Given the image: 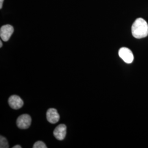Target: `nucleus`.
Masks as SVG:
<instances>
[{"label":"nucleus","instance_id":"20e7f679","mask_svg":"<svg viewBox=\"0 0 148 148\" xmlns=\"http://www.w3.org/2000/svg\"><path fill=\"white\" fill-rule=\"evenodd\" d=\"M14 32V28L11 25H5L1 27L0 36L3 41H8Z\"/></svg>","mask_w":148,"mask_h":148},{"label":"nucleus","instance_id":"f8f14e48","mask_svg":"<svg viewBox=\"0 0 148 148\" xmlns=\"http://www.w3.org/2000/svg\"><path fill=\"white\" fill-rule=\"evenodd\" d=\"M2 45H3V44H2V41H0V47H2Z\"/></svg>","mask_w":148,"mask_h":148},{"label":"nucleus","instance_id":"1a4fd4ad","mask_svg":"<svg viewBox=\"0 0 148 148\" xmlns=\"http://www.w3.org/2000/svg\"><path fill=\"white\" fill-rule=\"evenodd\" d=\"M34 148H47L46 145L42 141H37L33 145Z\"/></svg>","mask_w":148,"mask_h":148},{"label":"nucleus","instance_id":"f257e3e1","mask_svg":"<svg viewBox=\"0 0 148 148\" xmlns=\"http://www.w3.org/2000/svg\"><path fill=\"white\" fill-rule=\"evenodd\" d=\"M133 36L136 38H142L148 35V24L143 18L137 19L132 26Z\"/></svg>","mask_w":148,"mask_h":148},{"label":"nucleus","instance_id":"0eeeda50","mask_svg":"<svg viewBox=\"0 0 148 148\" xmlns=\"http://www.w3.org/2000/svg\"><path fill=\"white\" fill-rule=\"evenodd\" d=\"M46 116L48 121L53 124L58 122L60 119V116L58 111L54 108H51L48 110Z\"/></svg>","mask_w":148,"mask_h":148},{"label":"nucleus","instance_id":"f03ea898","mask_svg":"<svg viewBox=\"0 0 148 148\" xmlns=\"http://www.w3.org/2000/svg\"><path fill=\"white\" fill-rule=\"evenodd\" d=\"M120 57L127 64L132 63L134 59V56L132 51L128 48H121L119 51Z\"/></svg>","mask_w":148,"mask_h":148},{"label":"nucleus","instance_id":"39448f33","mask_svg":"<svg viewBox=\"0 0 148 148\" xmlns=\"http://www.w3.org/2000/svg\"><path fill=\"white\" fill-rule=\"evenodd\" d=\"M8 103L13 109H19L24 105L23 101L21 98L16 95H13L9 98Z\"/></svg>","mask_w":148,"mask_h":148},{"label":"nucleus","instance_id":"7ed1b4c3","mask_svg":"<svg viewBox=\"0 0 148 148\" xmlns=\"http://www.w3.org/2000/svg\"><path fill=\"white\" fill-rule=\"evenodd\" d=\"M32 123V118L27 114H23L17 119L16 125L21 129H27Z\"/></svg>","mask_w":148,"mask_h":148},{"label":"nucleus","instance_id":"9b49d317","mask_svg":"<svg viewBox=\"0 0 148 148\" xmlns=\"http://www.w3.org/2000/svg\"><path fill=\"white\" fill-rule=\"evenodd\" d=\"M21 145H15L14 147H13V148H21Z\"/></svg>","mask_w":148,"mask_h":148},{"label":"nucleus","instance_id":"9d476101","mask_svg":"<svg viewBox=\"0 0 148 148\" xmlns=\"http://www.w3.org/2000/svg\"><path fill=\"white\" fill-rule=\"evenodd\" d=\"M3 1H4V0H0V8H1V9L2 8Z\"/></svg>","mask_w":148,"mask_h":148},{"label":"nucleus","instance_id":"6e6552de","mask_svg":"<svg viewBox=\"0 0 148 148\" xmlns=\"http://www.w3.org/2000/svg\"><path fill=\"white\" fill-rule=\"evenodd\" d=\"M0 148H9V145L7 139L4 137H2V136H1L0 138Z\"/></svg>","mask_w":148,"mask_h":148},{"label":"nucleus","instance_id":"423d86ee","mask_svg":"<svg viewBox=\"0 0 148 148\" xmlns=\"http://www.w3.org/2000/svg\"><path fill=\"white\" fill-rule=\"evenodd\" d=\"M53 134L54 137L58 140H63L66 134V126L64 124L59 125L54 130Z\"/></svg>","mask_w":148,"mask_h":148}]
</instances>
